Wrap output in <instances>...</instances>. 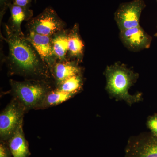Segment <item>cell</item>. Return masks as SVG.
Returning a JSON list of instances; mask_svg holds the SVG:
<instances>
[{"label": "cell", "instance_id": "cell-1", "mask_svg": "<svg viewBox=\"0 0 157 157\" xmlns=\"http://www.w3.org/2000/svg\"><path fill=\"white\" fill-rule=\"evenodd\" d=\"M5 40L9 45L7 59L9 73L26 79L50 80L52 78L49 68L25 36L11 32L5 25Z\"/></svg>", "mask_w": 157, "mask_h": 157}, {"label": "cell", "instance_id": "cell-2", "mask_svg": "<svg viewBox=\"0 0 157 157\" xmlns=\"http://www.w3.org/2000/svg\"><path fill=\"white\" fill-rule=\"evenodd\" d=\"M106 90L111 98L132 105L142 100V94H129V89L137 81L138 74L120 63L107 66L105 70Z\"/></svg>", "mask_w": 157, "mask_h": 157}, {"label": "cell", "instance_id": "cell-3", "mask_svg": "<svg viewBox=\"0 0 157 157\" xmlns=\"http://www.w3.org/2000/svg\"><path fill=\"white\" fill-rule=\"evenodd\" d=\"M9 82L14 98L26 111L39 109L46 95L54 89L50 80L44 79H26L23 81L10 79Z\"/></svg>", "mask_w": 157, "mask_h": 157}, {"label": "cell", "instance_id": "cell-4", "mask_svg": "<svg viewBox=\"0 0 157 157\" xmlns=\"http://www.w3.org/2000/svg\"><path fill=\"white\" fill-rule=\"evenodd\" d=\"M66 26V23L51 7H47L39 15L31 18L27 25L29 32L48 36L65 29Z\"/></svg>", "mask_w": 157, "mask_h": 157}, {"label": "cell", "instance_id": "cell-5", "mask_svg": "<svg viewBox=\"0 0 157 157\" xmlns=\"http://www.w3.org/2000/svg\"><path fill=\"white\" fill-rule=\"evenodd\" d=\"M26 111L22 104L16 98L11 101L0 114L1 141L7 142L21 124L23 123Z\"/></svg>", "mask_w": 157, "mask_h": 157}, {"label": "cell", "instance_id": "cell-6", "mask_svg": "<svg viewBox=\"0 0 157 157\" xmlns=\"http://www.w3.org/2000/svg\"><path fill=\"white\" fill-rule=\"evenodd\" d=\"M124 157H157V137L151 132L132 136L125 148Z\"/></svg>", "mask_w": 157, "mask_h": 157}, {"label": "cell", "instance_id": "cell-7", "mask_svg": "<svg viewBox=\"0 0 157 157\" xmlns=\"http://www.w3.org/2000/svg\"><path fill=\"white\" fill-rule=\"evenodd\" d=\"M145 7L143 0H133L121 4L114 13V19L120 31L140 25V15Z\"/></svg>", "mask_w": 157, "mask_h": 157}, {"label": "cell", "instance_id": "cell-8", "mask_svg": "<svg viewBox=\"0 0 157 157\" xmlns=\"http://www.w3.org/2000/svg\"><path fill=\"white\" fill-rule=\"evenodd\" d=\"M120 38L124 45L133 52L149 48L152 38L140 25L120 31Z\"/></svg>", "mask_w": 157, "mask_h": 157}, {"label": "cell", "instance_id": "cell-9", "mask_svg": "<svg viewBox=\"0 0 157 157\" xmlns=\"http://www.w3.org/2000/svg\"><path fill=\"white\" fill-rule=\"evenodd\" d=\"M26 37L33 45L51 72L54 66L58 62L53 49L52 37L29 32Z\"/></svg>", "mask_w": 157, "mask_h": 157}, {"label": "cell", "instance_id": "cell-10", "mask_svg": "<svg viewBox=\"0 0 157 157\" xmlns=\"http://www.w3.org/2000/svg\"><path fill=\"white\" fill-rule=\"evenodd\" d=\"M79 63L73 60L57 62L51 72L56 87L71 76L82 73V69Z\"/></svg>", "mask_w": 157, "mask_h": 157}, {"label": "cell", "instance_id": "cell-11", "mask_svg": "<svg viewBox=\"0 0 157 157\" xmlns=\"http://www.w3.org/2000/svg\"><path fill=\"white\" fill-rule=\"evenodd\" d=\"M11 16L7 25L11 32L20 36H25L21 29V24L24 21L33 18V12L30 8L21 7L11 3L9 6Z\"/></svg>", "mask_w": 157, "mask_h": 157}, {"label": "cell", "instance_id": "cell-12", "mask_svg": "<svg viewBox=\"0 0 157 157\" xmlns=\"http://www.w3.org/2000/svg\"><path fill=\"white\" fill-rule=\"evenodd\" d=\"M22 125L23 123L20 125L6 142L13 157H29L31 155L28 143L25 137Z\"/></svg>", "mask_w": 157, "mask_h": 157}, {"label": "cell", "instance_id": "cell-13", "mask_svg": "<svg viewBox=\"0 0 157 157\" xmlns=\"http://www.w3.org/2000/svg\"><path fill=\"white\" fill-rule=\"evenodd\" d=\"M69 56L70 60L81 63L84 52V44L79 34V25L75 24L69 30Z\"/></svg>", "mask_w": 157, "mask_h": 157}, {"label": "cell", "instance_id": "cell-14", "mask_svg": "<svg viewBox=\"0 0 157 157\" xmlns=\"http://www.w3.org/2000/svg\"><path fill=\"white\" fill-rule=\"evenodd\" d=\"M69 30L65 29L51 36L54 51L58 61L70 60L69 56Z\"/></svg>", "mask_w": 157, "mask_h": 157}, {"label": "cell", "instance_id": "cell-15", "mask_svg": "<svg viewBox=\"0 0 157 157\" xmlns=\"http://www.w3.org/2000/svg\"><path fill=\"white\" fill-rule=\"evenodd\" d=\"M76 94L74 93L65 92L56 87L46 95L39 106V109H45L59 105L73 98Z\"/></svg>", "mask_w": 157, "mask_h": 157}, {"label": "cell", "instance_id": "cell-16", "mask_svg": "<svg viewBox=\"0 0 157 157\" xmlns=\"http://www.w3.org/2000/svg\"><path fill=\"white\" fill-rule=\"evenodd\" d=\"M82 85L83 78L81 73L66 79L56 88L65 92L77 94L82 89Z\"/></svg>", "mask_w": 157, "mask_h": 157}, {"label": "cell", "instance_id": "cell-17", "mask_svg": "<svg viewBox=\"0 0 157 157\" xmlns=\"http://www.w3.org/2000/svg\"><path fill=\"white\" fill-rule=\"evenodd\" d=\"M147 125L151 132L157 137V114L151 116L147 119Z\"/></svg>", "mask_w": 157, "mask_h": 157}, {"label": "cell", "instance_id": "cell-18", "mask_svg": "<svg viewBox=\"0 0 157 157\" xmlns=\"http://www.w3.org/2000/svg\"><path fill=\"white\" fill-rule=\"evenodd\" d=\"M11 151L6 142L1 141L0 144V157H12Z\"/></svg>", "mask_w": 157, "mask_h": 157}, {"label": "cell", "instance_id": "cell-19", "mask_svg": "<svg viewBox=\"0 0 157 157\" xmlns=\"http://www.w3.org/2000/svg\"><path fill=\"white\" fill-rule=\"evenodd\" d=\"M12 0H0V20L2 21L3 17L9 6L11 4Z\"/></svg>", "mask_w": 157, "mask_h": 157}, {"label": "cell", "instance_id": "cell-20", "mask_svg": "<svg viewBox=\"0 0 157 157\" xmlns=\"http://www.w3.org/2000/svg\"><path fill=\"white\" fill-rule=\"evenodd\" d=\"M13 4L21 7L30 8L31 3L33 0H12Z\"/></svg>", "mask_w": 157, "mask_h": 157}, {"label": "cell", "instance_id": "cell-21", "mask_svg": "<svg viewBox=\"0 0 157 157\" xmlns=\"http://www.w3.org/2000/svg\"><path fill=\"white\" fill-rule=\"evenodd\" d=\"M155 36L157 37V32L155 34Z\"/></svg>", "mask_w": 157, "mask_h": 157}, {"label": "cell", "instance_id": "cell-22", "mask_svg": "<svg viewBox=\"0 0 157 157\" xmlns=\"http://www.w3.org/2000/svg\"></svg>", "mask_w": 157, "mask_h": 157}]
</instances>
